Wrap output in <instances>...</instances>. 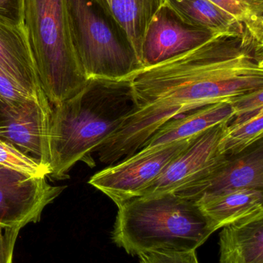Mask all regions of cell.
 I'll list each match as a JSON object with an SVG mask.
<instances>
[{"label": "cell", "instance_id": "6da1fadb", "mask_svg": "<svg viewBox=\"0 0 263 263\" xmlns=\"http://www.w3.org/2000/svg\"><path fill=\"white\" fill-rule=\"evenodd\" d=\"M134 107L97 149L112 165L138 152L162 126L193 111L263 89V40L248 29L209 41L128 77Z\"/></svg>", "mask_w": 263, "mask_h": 263}, {"label": "cell", "instance_id": "7a4b0ae2", "mask_svg": "<svg viewBox=\"0 0 263 263\" xmlns=\"http://www.w3.org/2000/svg\"><path fill=\"white\" fill-rule=\"evenodd\" d=\"M52 106L49 176L63 179L79 161L94 163L91 155L118 129L134 101L128 79L92 78L74 97Z\"/></svg>", "mask_w": 263, "mask_h": 263}, {"label": "cell", "instance_id": "3957f363", "mask_svg": "<svg viewBox=\"0 0 263 263\" xmlns=\"http://www.w3.org/2000/svg\"><path fill=\"white\" fill-rule=\"evenodd\" d=\"M117 207L112 239L132 256L196 251L219 230L196 202L174 193L141 196Z\"/></svg>", "mask_w": 263, "mask_h": 263}, {"label": "cell", "instance_id": "277c9868", "mask_svg": "<svg viewBox=\"0 0 263 263\" xmlns=\"http://www.w3.org/2000/svg\"><path fill=\"white\" fill-rule=\"evenodd\" d=\"M24 20L40 86L55 106L87 80L73 43L69 0H25Z\"/></svg>", "mask_w": 263, "mask_h": 263}, {"label": "cell", "instance_id": "5b68a950", "mask_svg": "<svg viewBox=\"0 0 263 263\" xmlns=\"http://www.w3.org/2000/svg\"><path fill=\"white\" fill-rule=\"evenodd\" d=\"M73 43L88 79L127 80L142 66L121 28L94 0H69Z\"/></svg>", "mask_w": 263, "mask_h": 263}, {"label": "cell", "instance_id": "8992f818", "mask_svg": "<svg viewBox=\"0 0 263 263\" xmlns=\"http://www.w3.org/2000/svg\"><path fill=\"white\" fill-rule=\"evenodd\" d=\"M194 138L174 142L157 151L135 153L97 172L88 183L108 196L117 205L141 197Z\"/></svg>", "mask_w": 263, "mask_h": 263}, {"label": "cell", "instance_id": "52a82bcc", "mask_svg": "<svg viewBox=\"0 0 263 263\" xmlns=\"http://www.w3.org/2000/svg\"><path fill=\"white\" fill-rule=\"evenodd\" d=\"M222 123L202 132L176 156L142 196L178 193L208 177L228 159L221 153L219 143L225 127Z\"/></svg>", "mask_w": 263, "mask_h": 263}, {"label": "cell", "instance_id": "ba28073f", "mask_svg": "<svg viewBox=\"0 0 263 263\" xmlns=\"http://www.w3.org/2000/svg\"><path fill=\"white\" fill-rule=\"evenodd\" d=\"M65 186H54L46 176H32L0 165V225L21 230L40 220L46 205Z\"/></svg>", "mask_w": 263, "mask_h": 263}, {"label": "cell", "instance_id": "9c48e42d", "mask_svg": "<svg viewBox=\"0 0 263 263\" xmlns=\"http://www.w3.org/2000/svg\"><path fill=\"white\" fill-rule=\"evenodd\" d=\"M50 103L29 99L18 106L0 103V139L49 168Z\"/></svg>", "mask_w": 263, "mask_h": 263}, {"label": "cell", "instance_id": "30bf717a", "mask_svg": "<svg viewBox=\"0 0 263 263\" xmlns=\"http://www.w3.org/2000/svg\"><path fill=\"white\" fill-rule=\"evenodd\" d=\"M217 34L187 23L165 3L147 29L142 46V66H152L188 52Z\"/></svg>", "mask_w": 263, "mask_h": 263}, {"label": "cell", "instance_id": "8fae6325", "mask_svg": "<svg viewBox=\"0 0 263 263\" xmlns=\"http://www.w3.org/2000/svg\"><path fill=\"white\" fill-rule=\"evenodd\" d=\"M240 190H263V141L225 162L197 185L177 195L196 201L204 195Z\"/></svg>", "mask_w": 263, "mask_h": 263}, {"label": "cell", "instance_id": "7c38bea8", "mask_svg": "<svg viewBox=\"0 0 263 263\" xmlns=\"http://www.w3.org/2000/svg\"><path fill=\"white\" fill-rule=\"evenodd\" d=\"M0 67L31 97L48 101L37 76L26 26L0 23Z\"/></svg>", "mask_w": 263, "mask_h": 263}, {"label": "cell", "instance_id": "4fadbf2b", "mask_svg": "<svg viewBox=\"0 0 263 263\" xmlns=\"http://www.w3.org/2000/svg\"><path fill=\"white\" fill-rule=\"evenodd\" d=\"M234 115V109L230 102L201 108L168 122L151 136L136 153L145 154L157 151L174 142L196 137L216 125L225 122L231 123Z\"/></svg>", "mask_w": 263, "mask_h": 263}, {"label": "cell", "instance_id": "5bb4252c", "mask_svg": "<svg viewBox=\"0 0 263 263\" xmlns=\"http://www.w3.org/2000/svg\"><path fill=\"white\" fill-rule=\"evenodd\" d=\"M222 229L219 263H263V211Z\"/></svg>", "mask_w": 263, "mask_h": 263}, {"label": "cell", "instance_id": "9a60e30c", "mask_svg": "<svg viewBox=\"0 0 263 263\" xmlns=\"http://www.w3.org/2000/svg\"><path fill=\"white\" fill-rule=\"evenodd\" d=\"M126 34L142 66V46L147 29L165 0H94ZM143 67V66H142Z\"/></svg>", "mask_w": 263, "mask_h": 263}, {"label": "cell", "instance_id": "2e32d148", "mask_svg": "<svg viewBox=\"0 0 263 263\" xmlns=\"http://www.w3.org/2000/svg\"><path fill=\"white\" fill-rule=\"evenodd\" d=\"M196 203L219 229L257 212L263 211V190H240L204 195Z\"/></svg>", "mask_w": 263, "mask_h": 263}, {"label": "cell", "instance_id": "e0dca14e", "mask_svg": "<svg viewBox=\"0 0 263 263\" xmlns=\"http://www.w3.org/2000/svg\"><path fill=\"white\" fill-rule=\"evenodd\" d=\"M185 22L216 33H240L247 29L233 15L209 0H165Z\"/></svg>", "mask_w": 263, "mask_h": 263}, {"label": "cell", "instance_id": "ac0fdd59", "mask_svg": "<svg viewBox=\"0 0 263 263\" xmlns=\"http://www.w3.org/2000/svg\"><path fill=\"white\" fill-rule=\"evenodd\" d=\"M263 111L247 120L227 125L219 143L220 152L227 157L243 153L262 139Z\"/></svg>", "mask_w": 263, "mask_h": 263}, {"label": "cell", "instance_id": "d6986e66", "mask_svg": "<svg viewBox=\"0 0 263 263\" xmlns=\"http://www.w3.org/2000/svg\"><path fill=\"white\" fill-rule=\"evenodd\" d=\"M263 40V0H209Z\"/></svg>", "mask_w": 263, "mask_h": 263}, {"label": "cell", "instance_id": "ffe728a7", "mask_svg": "<svg viewBox=\"0 0 263 263\" xmlns=\"http://www.w3.org/2000/svg\"><path fill=\"white\" fill-rule=\"evenodd\" d=\"M0 165L32 176H49L47 165L23 153L9 142L0 139Z\"/></svg>", "mask_w": 263, "mask_h": 263}, {"label": "cell", "instance_id": "44dd1931", "mask_svg": "<svg viewBox=\"0 0 263 263\" xmlns=\"http://www.w3.org/2000/svg\"><path fill=\"white\" fill-rule=\"evenodd\" d=\"M234 117L232 122H240L263 111V89L249 92L232 102Z\"/></svg>", "mask_w": 263, "mask_h": 263}, {"label": "cell", "instance_id": "7402d4cb", "mask_svg": "<svg viewBox=\"0 0 263 263\" xmlns=\"http://www.w3.org/2000/svg\"><path fill=\"white\" fill-rule=\"evenodd\" d=\"M29 99L34 98L0 67V103L15 106Z\"/></svg>", "mask_w": 263, "mask_h": 263}, {"label": "cell", "instance_id": "603a6c76", "mask_svg": "<svg viewBox=\"0 0 263 263\" xmlns=\"http://www.w3.org/2000/svg\"><path fill=\"white\" fill-rule=\"evenodd\" d=\"M138 256L140 263H199L196 251L150 252Z\"/></svg>", "mask_w": 263, "mask_h": 263}, {"label": "cell", "instance_id": "cb8c5ba5", "mask_svg": "<svg viewBox=\"0 0 263 263\" xmlns=\"http://www.w3.org/2000/svg\"><path fill=\"white\" fill-rule=\"evenodd\" d=\"M25 0H0V23L12 26H25Z\"/></svg>", "mask_w": 263, "mask_h": 263}, {"label": "cell", "instance_id": "d4e9b609", "mask_svg": "<svg viewBox=\"0 0 263 263\" xmlns=\"http://www.w3.org/2000/svg\"><path fill=\"white\" fill-rule=\"evenodd\" d=\"M20 229L0 225V263H13L15 242Z\"/></svg>", "mask_w": 263, "mask_h": 263}]
</instances>
